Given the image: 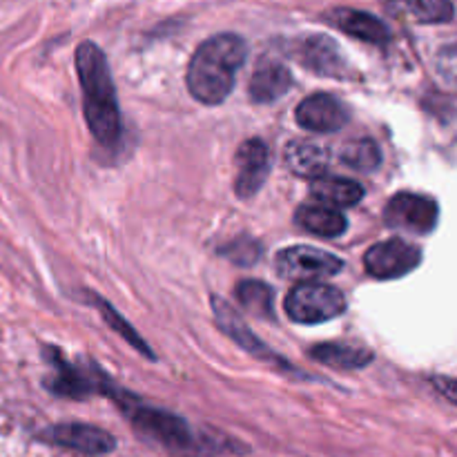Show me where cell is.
I'll return each mask as SVG.
<instances>
[{
	"instance_id": "25",
	"label": "cell",
	"mask_w": 457,
	"mask_h": 457,
	"mask_svg": "<svg viewBox=\"0 0 457 457\" xmlns=\"http://www.w3.org/2000/svg\"><path fill=\"white\" fill-rule=\"evenodd\" d=\"M437 71L451 87L457 89V43L442 49V54L437 56Z\"/></svg>"
},
{
	"instance_id": "11",
	"label": "cell",
	"mask_w": 457,
	"mask_h": 457,
	"mask_svg": "<svg viewBox=\"0 0 457 457\" xmlns=\"http://www.w3.org/2000/svg\"><path fill=\"white\" fill-rule=\"evenodd\" d=\"M212 311H214V317H217V324L221 326L223 333H228V337L235 339L241 348L253 353V355L259 357V360H266L268 364H275L279 366V369H290V366L286 364L277 353H272L266 344L259 342L257 335L248 328L244 317H241L230 303L223 302L221 297H212Z\"/></svg>"
},
{
	"instance_id": "24",
	"label": "cell",
	"mask_w": 457,
	"mask_h": 457,
	"mask_svg": "<svg viewBox=\"0 0 457 457\" xmlns=\"http://www.w3.org/2000/svg\"><path fill=\"white\" fill-rule=\"evenodd\" d=\"M223 257L230 259L232 263H239V266H253L254 262L262 254V248H259L257 241H253L250 237H239L232 244H228L226 248L221 250Z\"/></svg>"
},
{
	"instance_id": "26",
	"label": "cell",
	"mask_w": 457,
	"mask_h": 457,
	"mask_svg": "<svg viewBox=\"0 0 457 457\" xmlns=\"http://www.w3.org/2000/svg\"><path fill=\"white\" fill-rule=\"evenodd\" d=\"M433 384H436V388L442 393V395L446 397V400L453 402V404L457 406V379L436 378V379H433Z\"/></svg>"
},
{
	"instance_id": "16",
	"label": "cell",
	"mask_w": 457,
	"mask_h": 457,
	"mask_svg": "<svg viewBox=\"0 0 457 457\" xmlns=\"http://www.w3.org/2000/svg\"><path fill=\"white\" fill-rule=\"evenodd\" d=\"M286 165L297 177L320 179L324 177L330 165V152L324 143L311 141V138H297L290 141L284 150Z\"/></svg>"
},
{
	"instance_id": "22",
	"label": "cell",
	"mask_w": 457,
	"mask_h": 457,
	"mask_svg": "<svg viewBox=\"0 0 457 457\" xmlns=\"http://www.w3.org/2000/svg\"><path fill=\"white\" fill-rule=\"evenodd\" d=\"M339 159L344 165L357 170V172H370L382 163V152H379L378 143L370 138H360V141H351L342 147Z\"/></svg>"
},
{
	"instance_id": "23",
	"label": "cell",
	"mask_w": 457,
	"mask_h": 457,
	"mask_svg": "<svg viewBox=\"0 0 457 457\" xmlns=\"http://www.w3.org/2000/svg\"><path fill=\"white\" fill-rule=\"evenodd\" d=\"M94 303H96V306H98V311L103 312V317H105V321H107V324H110L112 328H114L116 333H119L120 337L125 339V342H129V344H132V346L137 348V351H141L143 355H145V357H152V351H150V346H147V344L143 342V339H141V335H137V330H134L132 326H129L128 321H125L123 317H120L119 312H116L114 308H112L110 303L105 302V299H96V302H94Z\"/></svg>"
},
{
	"instance_id": "5",
	"label": "cell",
	"mask_w": 457,
	"mask_h": 457,
	"mask_svg": "<svg viewBox=\"0 0 457 457\" xmlns=\"http://www.w3.org/2000/svg\"><path fill=\"white\" fill-rule=\"evenodd\" d=\"M344 268V262L335 257L333 253L312 248V245H290L277 254V270L286 279L299 281H317L326 277L337 275Z\"/></svg>"
},
{
	"instance_id": "1",
	"label": "cell",
	"mask_w": 457,
	"mask_h": 457,
	"mask_svg": "<svg viewBox=\"0 0 457 457\" xmlns=\"http://www.w3.org/2000/svg\"><path fill=\"white\" fill-rule=\"evenodd\" d=\"M76 74L83 89V114L101 145H116L120 138V112L114 80L105 54L92 40L76 49Z\"/></svg>"
},
{
	"instance_id": "10",
	"label": "cell",
	"mask_w": 457,
	"mask_h": 457,
	"mask_svg": "<svg viewBox=\"0 0 457 457\" xmlns=\"http://www.w3.org/2000/svg\"><path fill=\"white\" fill-rule=\"evenodd\" d=\"M295 119L308 132H337L351 119L348 107L333 94H312L299 103Z\"/></svg>"
},
{
	"instance_id": "19",
	"label": "cell",
	"mask_w": 457,
	"mask_h": 457,
	"mask_svg": "<svg viewBox=\"0 0 457 457\" xmlns=\"http://www.w3.org/2000/svg\"><path fill=\"white\" fill-rule=\"evenodd\" d=\"M311 195L315 201L333 208H348L364 199V187L353 179L339 177H320L311 183Z\"/></svg>"
},
{
	"instance_id": "8",
	"label": "cell",
	"mask_w": 457,
	"mask_h": 457,
	"mask_svg": "<svg viewBox=\"0 0 457 457\" xmlns=\"http://www.w3.org/2000/svg\"><path fill=\"white\" fill-rule=\"evenodd\" d=\"M47 361H52L54 375L47 379V388L54 395L61 397H80L105 393L110 379L101 370H87L85 366H74L58 355L56 348H47Z\"/></svg>"
},
{
	"instance_id": "7",
	"label": "cell",
	"mask_w": 457,
	"mask_h": 457,
	"mask_svg": "<svg viewBox=\"0 0 457 457\" xmlns=\"http://www.w3.org/2000/svg\"><path fill=\"white\" fill-rule=\"evenodd\" d=\"M420 262H422V253L418 245L404 239L379 241L364 254L366 272L375 279H400L413 272Z\"/></svg>"
},
{
	"instance_id": "6",
	"label": "cell",
	"mask_w": 457,
	"mask_h": 457,
	"mask_svg": "<svg viewBox=\"0 0 457 457\" xmlns=\"http://www.w3.org/2000/svg\"><path fill=\"white\" fill-rule=\"evenodd\" d=\"M440 208L431 196L413 195V192H400L393 196L384 210V221L395 230L415 232V235H428L437 226Z\"/></svg>"
},
{
	"instance_id": "21",
	"label": "cell",
	"mask_w": 457,
	"mask_h": 457,
	"mask_svg": "<svg viewBox=\"0 0 457 457\" xmlns=\"http://www.w3.org/2000/svg\"><path fill=\"white\" fill-rule=\"evenodd\" d=\"M237 302L244 306L245 312L254 317H262V320H270L275 312H272V303H275V295H272L270 286H266L263 281L257 279H245L237 286L235 290Z\"/></svg>"
},
{
	"instance_id": "14",
	"label": "cell",
	"mask_w": 457,
	"mask_h": 457,
	"mask_svg": "<svg viewBox=\"0 0 457 457\" xmlns=\"http://www.w3.org/2000/svg\"><path fill=\"white\" fill-rule=\"evenodd\" d=\"M290 87H293V74L288 67L275 58H263L257 62L253 79H250V98L254 103L268 105V103H275L286 96Z\"/></svg>"
},
{
	"instance_id": "4",
	"label": "cell",
	"mask_w": 457,
	"mask_h": 457,
	"mask_svg": "<svg viewBox=\"0 0 457 457\" xmlns=\"http://www.w3.org/2000/svg\"><path fill=\"white\" fill-rule=\"evenodd\" d=\"M284 308L295 324H324L346 311V297L335 286L306 281L286 295Z\"/></svg>"
},
{
	"instance_id": "2",
	"label": "cell",
	"mask_w": 457,
	"mask_h": 457,
	"mask_svg": "<svg viewBox=\"0 0 457 457\" xmlns=\"http://www.w3.org/2000/svg\"><path fill=\"white\" fill-rule=\"evenodd\" d=\"M244 61L245 43L241 36H212L196 49L187 65V89L204 105H219L230 96Z\"/></svg>"
},
{
	"instance_id": "15",
	"label": "cell",
	"mask_w": 457,
	"mask_h": 457,
	"mask_svg": "<svg viewBox=\"0 0 457 457\" xmlns=\"http://www.w3.org/2000/svg\"><path fill=\"white\" fill-rule=\"evenodd\" d=\"M326 18H328L330 25L337 27L339 31H344V34L353 36V38L357 40H364V43L384 45L391 38V31H388V27L384 25L379 18H375L373 13L360 12V9L339 7L328 12Z\"/></svg>"
},
{
	"instance_id": "3",
	"label": "cell",
	"mask_w": 457,
	"mask_h": 457,
	"mask_svg": "<svg viewBox=\"0 0 457 457\" xmlns=\"http://www.w3.org/2000/svg\"><path fill=\"white\" fill-rule=\"evenodd\" d=\"M105 395L119 404V409L128 415L129 422L134 424L138 433H143L152 442L172 451V453H196L199 446L205 445V442L196 437L190 424L179 418V415L161 409H152V406H143L137 397L125 393L123 388L114 386V384L107 386Z\"/></svg>"
},
{
	"instance_id": "9",
	"label": "cell",
	"mask_w": 457,
	"mask_h": 457,
	"mask_svg": "<svg viewBox=\"0 0 457 457\" xmlns=\"http://www.w3.org/2000/svg\"><path fill=\"white\" fill-rule=\"evenodd\" d=\"M270 147L262 138H248L239 145L235 156V192L239 199H253L266 183L270 172Z\"/></svg>"
},
{
	"instance_id": "12",
	"label": "cell",
	"mask_w": 457,
	"mask_h": 457,
	"mask_svg": "<svg viewBox=\"0 0 457 457\" xmlns=\"http://www.w3.org/2000/svg\"><path fill=\"white\" fill-rule=\"evenodd\" d=\"M54 445L79 451L85 455H105L114 449V437L107 431L89 424H58L47 433Z\"/></svg>"
},
{
	"instance_id": "17",
	"label": "cell",
	"mask_w": 457,
	"mask_h": 457,
	"mask_svg": "<svg viewBox=\"0 0 457 457\" xmlns=\"http://www.w3.org/2000/svg\"><path fill=\"white\" fill-rule=\"evenodd\" d=\"M295 221H297V226L303 228L306 232L324 237V239L342 237L348 226V219L344 217V212H339L333 205L320 204V201H311V204L299 205L297 214H295Z\"/></svg>"
},
{
	"instance_id": "13",
	"label": "cell",
	"mask_w": 457,
	"mask_h": 457,
	"mask_svg": "<svg viewBox=\"0 0 457 457\" xmlns=\"http://www.w3.org/2000/svg\"><path fill=\"white\" fill-rule=\"evenodd\" d=\"M299 61L303 67L320 76H330V79H344L348 76L346 61L337 45L328 36H311L299 45Z\"/></svg>"
},
{
	"instance_id": "18",
	"label": "cell",
	"mask_w": 457,
	"mask_h": 457,
	"mask_svg": "<svg viewBox=\"0 0 457 457\" xmlns=\"http://www.w3.org/2000/svg\"><path fill=\"white\" fill-rule=\"evenodd\" d=\"M388 13L413 22H449L453 18L451 0H382Z\"/></svg>"
},
{
	"instance_id": "20",
	"label": "cell",
	"mask_w": 457,
	"mask_h": 457,
	"mask_svg": "<svg viewBox=\"0 0 457 457\" xmlns=\"http://www.w3.org/2000/svg\"><path fill=\"white\" fill-rule=\"evenodd\" d=\"M311 355L320 364L339 370L361 369V366L373 361V353L361 346H353V344H320V346L312 348Z\"/></svg>"
}]
</instances>
